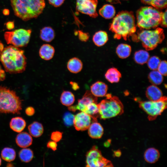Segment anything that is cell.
I'll list each match as a JSON object with an SVG mask.
<instances>
[{"label":"cell","instance_id":"obj_1","mask_svg":"<svg viewBox=\"0 0 167 167\" xmlns=\"http://www.w3.org/2000/svg\"><path fill=\"white\" fill-rule=\"evenodd\" d=\"M109 29L114 33V38H122L126 40L136 31L135 18L132 11H122L114 17L110 24Z\"/></svg>","mask_w":167,"mask_h":167},{"label":"cell","instance_id":"obj_2","mask_svg":"<svg viewBox=\"0 0 167 167\" xmlns=\"http://www.w3.org/2000/svg\"><path fill=\"white\" fill-rule=\"evenodd\" d=\"M0 61L5 71L11 74L23 72L27 66L24 51L11 45L4 48L0 54Z\"/></svg>","mask_w":167,"mask_h":167},{"label":"cell","instance_id":"obj_3","mask_svg":"<svg viewBox=\"0 0 167 167\" xmlns=\"http://www.w3.org/2000/svg\"><path fill=\"white\" fill-rule=\"evenodd\" d=\"M162 13L152 6L142 7L136 12L137 25L140 29L155 28L160 24Z\"/></svg>","mask_w":167,"mask_h":167},{"label":"cell","instance_id":"obj_4","mask_svg":"<svg viewBox=\"0 0 167 167\" xmlns=\"http://www.w3.org/2000/svg\"><path fill=\"white\" fill-rule=\"evenodd\" d=\"M22 101L15 92L0 86V113L20 114Z\"/></svg>","mask_w":167,"mask_h":167},{"label":"cell","instance_id":"obj_5","mask_svg":"<svg viewBox=\"0 0 167 167\" xmlns=\"http://www.w3.org/2000/svg\"><path fill=\"white\" fill-rule=\"evenodd\" d=\"M131 37L135 41H140L147 50H152L161 43L165 38L163 29L156 28L153 30L140 29Z\"/></svg>","mask_w":167,"mask_h":167},{"label":"cell","instance_id":"obj_6","mask_svg":"<svg viewBox=\"0 0 167 167\" xmlns=\"http://www.w3.org/2000/svg\"><path fill=\"white\" fill-rule=\"evenodd\" d=\"M106 99L98 104L99 114L100 118L105 119L122 114L124 112L123 106L119 98L112 96L110 94L105 96Z\"/></svg>","mask_w":167,"mask_h":167},{"label":"cell","instance_id":"obj_7","mask_svg":"<svg viewBox=\"0 0 167 167\" xmlns=\"http://www.w3.org/2000/svg\"><path fill=\"white\" fill-rule=\"evenodd\" d=\"M167 98L163 96L157 101L149 100L139 102L140 107L148 115V118L150 120H155L161 115L167 107Z\"/></svg>","mask_w":167,"mask_h":167},{"label":"cell","instance_id":"obj_8","mask_svg":"<svg viewBox=\"0 0 167 167\" xmlns=\"http://www.w3.org/2000/svg\"><path fill=\"white\" fill-rule=\"evenodd\" d=\"M31 32V29L20 28L5 32L4 37L7 44L17 47H23L28 44Z\"/></svg>","mask_w":167,"mask_h":167},{"label":"cell","instance_id":"obj_9","mask_svg":"<svg viewBox=\"0 0 167 167\" xmlns=\"http://www.w3.org/2000/svg\"><path fill=\"white\" fill-rule=\"evenodd\" d=\"M86 167H104L113 166L111 162L102 156L101 151L94 146L86 154Z\"/></svg>","mask_w":167,"mask_h":167},{"label":"cell","instance_id":"obj_10","mask_svg":"<svg viewBox=\"0 0 167 167\" xmlns=\"http://www.w3.org/2000/svg\"><path fill=\"white\" fill-rule=\"evenodd\" d=\"M15 15L24 21L32 18L30 8L29 0H11Z\"/></svg>","mask_w":167,"mask_h":167},{"label":"cell","instance_id":"obj_11","mask_svg":"<svg viewBox=\"0 0 167 167\" xmlns=\"http://www.w3.org/2000/svg\"><path fill=\"white\" fill-rule=\"evenodd\" d=\"M97 0H76V9L82 14L96 18L98 15L96 11Z\"/></svg>","mask_w":167,"mask_h":167},{"label":"cell","instance_id":"obj_12","mask_svg":"<svg viewBox=\"0 0 167 167\" xmlns=\"http://www.w3.org/2000/svg\"><path fill=\"white\" fill-rule=\"evenodd\" d=\"M97 97L94 96L90 91H87L82 98L78 100L77 105L68 106L69 110L75 112L76 110L85 112L88 106L92 103L97 102Z\"/></svg>","mask_w":167,"mask_h":167},{"label":"cell","instance_id":"obj_13","mask_svg":"<svg viewBox=\"0 0 167 167\" xmlns=\"http://www.w3.org/2000/svg\"><path fill=\"white\" fill-rule=\"evenodd\" d=\"M93 120V117L82 111L75 115L73 125L78 131L88 129Z\"/></svg>","mask_w":167,"mask_h":167},{"label":"cell","instance_id":"obj_14","mask_svg":"<svg viewBox=\"0 0 167 167\" xmlns=\"http://www.w3.org/2000/svg\"><path fill=\"white\" fill-rule=\"evenodd\" d=\"M89 136L93 139H100L102 136L104 129L101 125L97 121L96 117H93V120L88 129Z\"/></svg>","mask_w":167,"mask_h":167},{"label":"cell","instance_id":"obj_15","mask_svg":"<svg viewBox=\"0 0 167 167\" xmlns=\"http://www.w3.org/2000/svg\"><path fill=\"white\" fill-rule=\"evenodd\" d=\"M108 90L107 85L101 81H98L92 85L90 92L96 97H103L107 94Z\"/></svg>","mask_w":167,"mask_h":167},{"label":"cell","instance_id":"obj_16","mask_svg":"<svg viewBox=\"0 0 167 167\" xmlns=\"http://www.w3.org/2000/svg\"><path fill=\"white\" fill-rule=\"evenodd\" d=\"M29 4L32 18H36L42 13L45 5L44 0H29Z\"/></svg>","mask_w":167,"mask_h":167},{"label":"cell","instance_id":"obj_17","mask_svg":"<svg viewBox=\"0 0 167 167\" xmlns=\"http://www.w3.org/2000/svg\"><path fill=\"white\" fill-rule=\"evenodd\" d=\"M15 142L19 147L26 148L32 144V139L31 135L27 132H20L17 135Z\"/></svg>","mask_w":167,"mask_h":167},{"label":"cell","instance_id":"obj_18","mask_svg":"<svg viewBox=\"0 0 167 167\" xmlns=\"http://www.w3.org/2000/svg\"><path fill=\"white\" fill-rule=\"evenodd\" d=\"M146 95L147 98L150 101H157L163 96L162 91L156 86L152 85L147 89Z\"/></svg>","mask_w":167,"mask_h":167},{"label":"cell","instance_id":"obj_19","mask_svg":"<svg viewBox=\"0 0 167 167\" xmlns=\"http://www.w3.org/2000/svg\"><path fill=\"white\" fill-rule=\"evenodd\" d=\"M54 53V48L49 44L42 45L39 51L40 56L41 58L45 60H49L52 59Z\"/></svg>","mask_w":167,"mask_h":167},{"label":"cell","instance_id":"obj_20","mask_svg":"<svg viewBox=\"0 0 167 167\" xmlns=\"http://www.w3.org/2000/svg\"><path fill=\"white\" fill-rule=\"evenodd\" d=\"M25 121L22 117H16L12 118L10 123V128L17 132L22 131L26 126Z\"/></svg>","mask_w":167,"mask_h":167},{"label":"cell","instance_id":"obj_21","mask_svg":"<svg viewBox=\"0 0 167 167\" xmlns=\"http://www.w3.org/2000/svg\"><path fill=\"white\" fill-rule=\"evenodd\" d=\"M83 64L82 61L79 58L74 57L68 61L67 67L71 72L76 74L80 72L83 68Z\"/></svg>","mask_w":167,"mask_h":167},{"label":"cell","instance_id":"obj_22","mask_svg":"<svg viewBox=\"0 0 167 167\" xmlns=\"http://www.w3.org/2000/svg\"><path fill=\"white\" fill-rule=\"evenodd\" d=\"M160 156L159 151L153 148H148L145 151L144 157L145 161L150 163H153L156 162L158 160Z\"/></svg>","mask_w":167,"mask_h":167},{"label":"cell","instance_id":"obj_23","mask_svg":"<svg viewBox=\"0 0 167 167\" xmlns=\"http://www.w3.org/2000/svg\"><path fill=\"white\" fill-rule=\"evenodd\" d=\"M108 40L107 33L103 31H99L96 32L92 38L93 43L95 45L98 47L104 45Z\"/></svg>","mask_w":167,"mask_h":167},{"label":"cell","instance_id":"obj_24","mask_svg":"<svg viewBox=\"0 0 167 167\" xmlns=\"http://www.w3.org/2000/svg\"><path fill=\"white\" fill-rule=\"evenodd\" d=\"M100 15L104 18L109 19L115 16L116 11L114 6L109 4L103 5L99 11Z\"/></svg>","mask_w":167,"mask_h":167},{"label":"cell","instance_id":"obj_25","mask_svg":"<svg viewBox=\"0 0 167 167\" xmlns=\"http://www.w3.org/2000/svg\"><path fill=\"white\" fill-rule=\"evenodd\" d=\"M28 129L30 135L34 137H40L44 132V128L42 125L36 121L30 124L28 127Z\"/></svg>","mask_w":167,"mask_h":167},{"label":"cell","instance_id":"obj_26","mask_svg":"<svg viewBox=\"0 0 167 167\" xmlns=\"http://www.w3.org/2000/svg\"><path fill=\"white\" fill-rule=\"evenodd\" d=\"M106 79L111 83L118 82L121 77L120 72L115 68L109 69L105 75Z\"/></svg>","mask_w":167,"mask_h":167},{"label":"cell","instance_id":"obj_27","mask_svg":"<svg viewBox=\"0 0 167 167\" xmlns=\"http://www.w3.org/2000/svg\"><path fill=\"white\" fill-rule=\"evenodd\" d=\"M40 37L43 41L46 42H50L54 38V31L50 27H45L41 30Z\"/></svg>","mask_w":167,"mask_h":167},{"label":"cell","instance_id":"obj_28","mask_svg":"<svg viewBox=\"0 0 167 167\" xmlns=\"http://www.w3.org/2000/svg\"><path fill=\"white\" fill-rule=\"evenodd\" d=\"M131 47L127 44H121L119 45L116 49V53L120 58H126L128 57L131 53Z\"/></svg>","mask_w":167,"mask_h":167},{"label":"cell","instance_id":"obj_29","mask_svg":"<svg viewBox=\"0 0 167 167\" xmlns=\"http://www.w3.org/2000/svg\"><path fill=\"white\" fill-rule=\"evenodd\" d=\"M60 100L61 103L63 105L69 106L71 105L75 101L74 94L69 91H65L62 93Z\"/></svg>","mask_w":167,"mask_h":167},{"label":"cell","instance_id":"obj_30","mask_svg":"<svg viewBox=\"0 0 167 167\" xmlns=\"http://www.w3.org/2000/svg\"><path fill=\"white\" fill-rule=\"evenodd\" d=\"M149 55L147 51L140 50L136 51L134 55V59L136 63L139 64H143L147 62Z\"/></svg>","mask_w":167,"mask_h":167},{"label":"cell","instance_id":"obj_31","mask_svg":"<svg viewBox=\"0 0 167 167\" xmlns=\"http://www.w3.org/2000/svg\"><path fill=\"white\" fill-rule=\"evenodd\" d=\"M16 155V152L15 150L10 148H4L1 152L2 158L7 162H11L14 160Z\"/></svg>","mask_w":167,"mask_h":167},{"label":"cell","instance_id":"obj_32","mask_svg":"<svg viewBox=\"0 0 167 167\" xmlns=\"http://www.w3.org/2000/svg\"><path fill=\"white\" fill-rule=\"evenodd\" d=\"M19 155L21 161L26 163L30 161L33 157V152L29 148H24L20 150Z\"/></svg>","mask_w":167,"mask_h":167},{"label":"cell","instance_id":"obj_33","mask_svg":"<svg viewBox=\"0 0 167 167\" xmlns=\"http://www.w3.org/2000/svg\"><path fill=\"white\" fill-rule=\"evenodd\" d=\"M148 77L150 82L156 85L161 84L163 81V75L157 70L150 72Z\"/></svg>","mask_w":167,"mask_h":167},{"label":"cell","instance_id":"obj_34","mask_svg":"<svg viewBox=\"0 0 167 167\" xmlns=\"http://www.w3.org/2000/svg\"><path fill=\"white\" fill-rule=\"evenodd\" d=\"M143 4L148 5L158 9H164L167 6V0H141Z\"/></svg>","mask_w":167,"mask_h":167},{"label":"cell","instance_id":"obj_35","mask_svg":"<svg viewBox=\"0 0 167 167\" xmlns=\"http://www.w3.org/2000/svg\"><path fill=\"white\" fill-rule=\"evenodd\" d=\"M161 62L160 58L156 56H153L149 58L147 63L148 66L152 70H156Z\"/></svg>","mask_w":167,"mask_h":167},{"label":"cell","instance_id":"obj_36","mask_svg":"<svg viewBox=\"0 0 167 167\" xmlns=\"http://www.w3.org/2000/svg\"><path fill=\"white\" fill-rule=\"evenodd\" d=\"M74 117L75 115L70 112L65 113L63 116V121L65 125L67 126L73 125Z\"/></svg>","mask_w":167,"mask_h":167},{"label":"cell","instance_id":"obj_37","mask_svg":"<svg viewBox=\"0 0 167 167\" xmlns=\"http://www.w3.org/2000/svg\"><path fill=\"white\" fill-rule=\"evenodd\" d=\"M167 66L166 61H161L157 70L163 75L166 76L167 75Z\"/></svg>","mask_w":167,"mask_h":167},{"label":"cell","instance_id":"obj_38","mask_svg":"<svg viewBox=\"0 0 167 167\" xmlns=\"http://www.w3.org/2000/svg\"><path fill=\"white\" fill-rule=\"evenodd\" d=\"M62 137V133L59 131L53 132L51 135V139L52 140L56 142L60 140Z\"/></svg>","mask_w":167,"mask_h":167},{"label":"cell","instance_id":"obj_39","mask_svg":"<svg viewBox=\"0 0 167 167\" xmlns=\"http://www.w3.org/2000/svg\"><path fill=\"white\" fill-rule=\"evenodd\" d=\"M78 37L79 40L83 42L87 41L89 37V35L88 33L85 32L81 30L78 32Z\"/></svg>","mask_w":167,"mask_h":167},{"label":"cell","instance_id":"obj_40","mask_svg":"<svg viewBox=\"0 0 167 167\" xmlns=\"http://www.w3.org/2000/svg\"><path fill=\"white\" fill-rule=\"evenodd\" d=\"M162 27L165 28L167 26V10L164 12H162L161 22L160 24Z\"/></svg>","mask_w":167,"mask_h":167},{"label":"cell","instance_id":"obj_41","mask_svg":"<svg viewBox=\"0 0 167 167\" xmlns=\"http://www.w3.org/2000/svg\"><path fill=\"white\" fill-rule=\"evenodd\" d=\"M64 1L65 0H48L49 3L55 7H58L61 6Z\"/></svg>","mask_w":167,"mask_h":167},{"label":"cell","instance_id":"obj_42","mask_svg":"<svg viewBox=\"0 0 167 167\" xmlns=\"http://www.w3.org/2000/svg\"><path fill=\"white\" fill-rule=\"evenodd\" d=\"M48 148H50L53 151H55L57 149V142L53 140L49 141L47 144Z\"/></svg>","mask_w":167,"mask_h":167},{"label":"cell","instance_id":"obj_43","mask_svg":"<svg viewBox=\"0 0 167 167\" xmlns=\"http://www.w3.org/2000/svg\"><path fill=\"white\" fill-rule=\"evenodd\" d=\"M25 112L27 115L28 116H32L34 114L35 110L33 107L29 106L26 108Z\"/></svg>","mask_w":167,"mask_h":167},{"label":"cell","instance_id":"obj_44","mask_svg":"<svg viewBox=\"0 0 167 167\" xmlns=\"http://www.w3.org/2000/svg\"><path fill=\"white\" fill-rule=\"evenodd\" d=\"M6 78V74L0 65V81H3Z\"/></svg>","mask_w":167,"mask_h":167},{"label":"cell","instance_id":"obj_45","mask_svg":"<svg viewBox=\"0 0 167 167\" xmlns=\"http://www.w3.org/2000/svg\"><path fill=\"white\" fill-rule=\"evenodd\" d=\"M6 28L9 30L13 29L14 27V24L13 22L9 21L6 24Z\"/></svg>","mask_w":167,"mask_h":167},{"label":"cell","instance_id":"obj_46","mask_svg":"<svg viewBox=\"0 0 167 167\" xmlns=\"http://www.w3.org/2000/svg\"><path fill=\"white\" fill-rule=\"evenodd\" d=\"M70 83L71 85L72 89L74 90H77L79 88L78 84L77 83L72 82H71Z\"/></svg>","mask_w":167,"mask_h":167},{"label":"cell","instance_id":"obj_47","mask_svg":"<svg viewBox=\"0 0 167 167\" xmlns=\"http://www.w3.org/2000/svg\"><path fill=\"white\" fill-rule=\"evenodd\" d=\"M107 2L111 3H120L119 0H106Z\"/></svg>","mask_w":167,"mask_h":167},{"label":"cell","instance_id":"obj_48","mask_svg":"<svg viewBox=\"0 0 167 167\" xmlns=\"http://www.w3.org/2000/svg\"><path fill=\"white\" fill-rule=\"evenodd\" d=\"M115 156L117 157L120 156L121 155V152L119 150H117L114 152Z\"/></svg>","mask_w":167,"mask_h":167},{"label":"cell","instance_id":"obj_49","mask_svg":"<svg viewBox=\"0 0 167 167\" xmlns=\"http://www.w3.org/2000/svg\"><path fill=\"white\" fill-rule=\"evenodd\" d=\"M4 48V45L0 41V54L3 50Z\"/></svg>","mask_w":167,"mask_h":167},{"label":"cell","instance_id":"obj_50","mask_svg":"<svg viewBox=\"0 0 167 167\" xmlns=\"http://www.w3.org/2000/svg\"><path fill=\"white\" fill-rule=\"evenodd\" d=\"M3 14L5 15H7L9 14V11L7 9H5L3 11Z\"/></svg>","mask_w":167,"mask_h":167},{"label":"cell","instance_id":"obj_51","mask_svg":"<svg viewBox=\"0 0 167 167\" xmlns=\"http://www.w3.org/2000/svg\"><path fill=\"white\" fill-rule=\"evenodd\" d=\"M1 161H2L1 159V158H0V166L1 165Z\"/></svg>","mask_w":167,"mask_h":167}]
</instances>
